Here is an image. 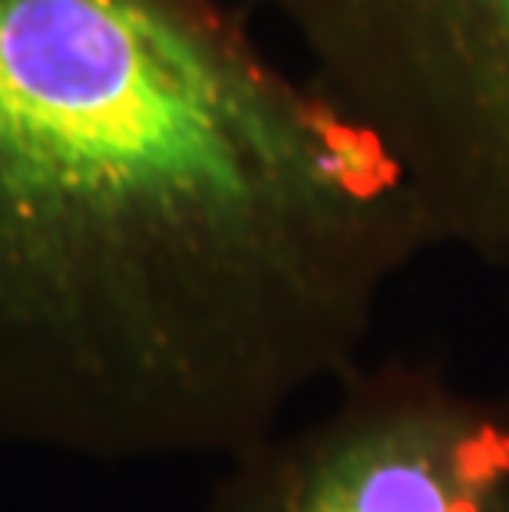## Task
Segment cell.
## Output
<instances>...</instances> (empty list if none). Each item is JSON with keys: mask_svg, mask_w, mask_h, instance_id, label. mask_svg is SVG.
I'll return each mask as SVG.
<instances>
[{"mask_svg": "<svg viewBox=\"0 0 509 512\" xmlns=\"http://www.w3.org/2000/svg\"><path fill=\"white\" fill-rule=\"evenodd\" d=\"M414 182L440 248L509 271V0H258Z\"/></svg>", "mask_w": 509, "mask_h": 512, "instance_id": "cell-2", "label": "cell"}, {"mask_svg": "<svg viewBox=\"0 0 509 512\" xmlns=\"http://www.w3.org/2000/svg\"><path fill=\"white\" fill-rule=\"evenodd\" d=\"M229 460L205 512H509V394L361 361L305 427Z\"/></svg>", "mask_w": 509, "mask_h": 512, "instance_id": "cell-3", "label": "cell"}, {"mask_svg": "<svg viewBox=\"0 0 509 512\" xmlns=\"http://www.w3.org/2000/svg\"><path fill=\"white\" fill-rule=\"evenodd\" d=\"M437 248L391 149L229 0H0V430L232 456Z\"/></svg>", "mask_w": 509, "mask_h": 512, "instance_id": "cell-1", "label": "cell"}]
</instances>
